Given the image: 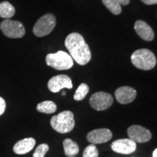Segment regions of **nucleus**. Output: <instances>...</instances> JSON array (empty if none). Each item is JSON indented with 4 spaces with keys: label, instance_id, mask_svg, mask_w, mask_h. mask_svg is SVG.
<instances>
[{
    "label": "nucleus",
    "instance_id": "1a4fd4ad",
    "mask_svg": "<svg viewBox=\"0 0 157 157\" xmlns=\"http://www.w3.org/2000/svg\"><path fill=\"white\" fill-rule=\"evenodd\" d=\"M48 87L50 91L56 93L60 92L64 88L72 89L73 84L69 76L65 74H60V75L53 76L49 80Z\"/></svg>",
    "mask_w": 157,
    "mask_h": 157
},
{
    "label": "nucleus",
    "instance_id": "f8f14e48",
    "mask_svg": "<svg viewBox=\"0 0 157 157\" xmlns=\"http://www.w3.org/2000/svg\"><path fill=\"white\" fill-rule=\"evenodd\" d=\"M137 96V92L134 88L127 86L121 87L115 91L117 101L121 104H128L135 101Z\"/></svg>",
    "mask_w": 157,
    "mask_h": 157
},
{
    "label": "nucleus",
    "instance_id": "aec40b11",
    "mask_svg": "<svg viewBox=\"0 0 157 157\" xmlns=\"http://www.w3.org/2000/svg\"><path fill=\"white\" fill-rule=\"evenodd\" d=\"M99 152L97 147L95 146V144H90L89 146L86 147L85 149L84 150L83 157H98Z\"/></svg>",
    "mask_w": 157,
    "mask_h": 157
},
{
    "label": "nucleus",
    "instance_id": "f257e3e1",
    "mask_svg": "<svg viewBox=\"0 0 157 157\" xmlns=\"http://www.w3.org/2000/svg\"><path fill=\"white\" fill-rule=\"evenodd\" d=\"M65 46L73 60L78 65L84 66L90 61L92 58L89 46L83 36L78 33L68 34L65 40Z\"/></svg>",
    "mask_w": 157,
    "mask_h": 157
},
{
    "label": "nucleus",
    "instance_id": "423d86ee",
    "mask_svg": "<svg viewBox=\"0 0 157 157\" xmlns=\"http://www.w3.org/2000/svg\"><path fill=\"white\" fill-rule=\"evenodd\" d=\"M0 29L3 34L9 38H22L25 35L24 25L20 21L6 19L0 24Z\"/></svg>",
    "mask_w": 157,
    "mask_h": 157
},
{
    "label": "nucleus",
    "instance_id": "2eb2a0df",
    "mask_svg": "<svg viewBox=\"0 0 157 157\" xmlns=\"http://www.w3.org/2000/svg\"><path fill=\"white\" fill-rule=\"evenodd\" d=\"M63 148L65 154L67 156H75L79 151L77 143L69 138H66L63 140Z\"/></svg>",
    "mask_w": 157,
    "mask_h": 157
},
{
    "label": "nucleus",
    "instance_id": "393cba45",
    "mask_svg": "<svg viewBox=\"0 0 157 157\" xmlns=\"http://www.w3.org/2000/svg\"><path fill=\"white\" fill-rule=\"evenodd\" d=\"M153 157H157V148L155 149L154 151V152H153V155H152Z\"/></svg>",
    "mask_w": 157,
    "mask_h": 157
},
{
    "label": "nucleus",
    "instance_id": "20e7f679",
    "mask_svg": "<svg viewBox=\"0 0 157 157\" xmlns=\"http://www.w3.org/2000/svg\"><path fill=\"white\" fill-rule=\"evenodd\" d=\"M47 65L56 70H68L74 66L71 56L63 51H58L56 53H50L46 56Z\"/></svg>",
    "mask_w": 157,
    "mask_h": 157
},
{
    "label": "nucleus",
    "instance_id": "7ed1b4c3",
    "mask_svg": "<svg viewBox=\"0 0 157 157\" xmlns=\"http://www.w3.org/2000/svg\"><path fill=\"white\" fill-rule=\"evenodd\" d=\"M51 127L56 132L61 134L68 133L73 130L75 126L74 113L70 111H63L54 116L50 120Z\"/></svg>",
    "mask_w": 157,
    "mask_h": 157
},
{
    "label": "nucleus",
    "instance_id": "ddd939ff",
    "mask_svg": "<svg viewBox=\"0 0 157 157\" xmlns=\"http://www.w3.org/2000/svg\"><path fill=\"white\" fill-rule=\"evenodd\" d=\"M135 30L140 38L146 41H152L154 39V32L148 23L143 21H137L135 23Z\"/></svg>",
    "mask_w": 157,
    "mask_h": 157
},
{
    "label": "nucleus",
    "instance_id": "b1692460",
    "mask_svg": "<svg viewBox=\"0 0 157 157\" xmlns=\"http://www.w3.org/2000/svg\"><path fill=\"white\" fill-rule=\"evenodd\" d=\"M121 5H127L130 2V0H117Z\"/></svg>",
    "mask_w": 157,
    "mask_h": 157
},
{
    "label": "nucleus",
    "instance_id": "6e6552de",
    "mask_svg": "<svg viewBox=\"0 0 157 157\" xmlns=\"http://www.w3.org/2000/svg\"><path fill=\"white\" fill-rule=\"evenodd\" d=\"M127 134L131 140L139 143L148 142L152 137L150 130L140 125H132L129 127L127 129Z\"/></svg>",
    "mask_w": 157,
    "mask_h": 157
},
{
    "label": "nucleus",
    "instance_id": "0eeeda50",
    "mask_svg": "<svg viewBox=\"0 0 157 157\" xmlns=\"http://www.w3.org/2000/svg\"><path fill=\"white\" fill-rule=\"evenodd\" d=\"M113 98L109 93L97 92L90 98V103L93 109L96 111H104L112 105Z\"/></svg>",
    "mask_w": 157,
    "mask_h": 157
},
{
    "label": "nucleus",
    "instance_id": "f03ea898",
    "mask_svg": "<svg viewBox=\"0 0 157 157\" xmlns=\"http://www.w3.org/2000/svg\"><path fill=\"white\" fill-rule=\"evenodd\" d=\"M131 61L139 69L148 71L156 66V58L155 55L148 49H140L135 51L131 56Z\"/></svg>",
    "mask_w": 157,
    "mask_h": 157
},
{
    "label": "nucleus",
    "instance_id": "f3484780",
    "mask_svg": "<svg viewBox=\"0 0 157 157\" xmlns=\"http://www.w3.org/2000/svg\"><path fill=\"white\" fill-rule=\"evenodd\" d=\"M36 110L40 113L50 114V113L56 112L57 110V105L54 102L51 101H45L41 102L37 105Z\"/></svg>",
    "mask_w": 157,
    "mask_h": 157
},
{
    "label": "nucleus",
    "instance_id": "a211bd4d",
    "mask_svg": "<svg viewBox=\"0 0 157 157\" xmlns=\"http://www.w3.org/2000/svg\"><path fill=\"white\" fill-rule=\"evenodd\" d=\"M103 5L113 14L119 15L121 13V7L117 0H102Z\"/></svg>",
    "mask_w": 157,
    "mask_h": 157
},
{
    "label": "nucleus",
    "instance_id": "5701e85b",
    "mask_svg": "<svg viewBox=\"0 0 157 157\" xmlns=\"http://www.w3.org/2000/svg\"><path fill=\"white\" fill-rule=\"evenodd\" d=\"M141 1L147 5H152L157 4V0H141Z\"/></svg>",
    "mask_w": 157,
    "mask_h": 157
},
{
    "label": "nucleus",
    "instance_id": "4be33fe9",
    "mask_svg": "<svg viewBox=\"0 0 157 157\" xmlns=\"http://www.w3.org/2000/svg\"><path fill=\"white\" fill-rule=\"evenodd\" d=\"M6 109V102L2 98L0 97V116L2 115Z\"/></svg>",
    "mask_w": 157,
    "mask_h": 157
},
{
    "label": "nucleus",
    "instance_id": "412c9836",
    "mask_svg": "<svg viewBox=\"0 0 157 157\" xmlns=\"http://www.w3.org/2000/svg\"><path fill=\"white\" fill-rule=\"evenodd\" d=\"M49 148H50L49 146L46 143L40 144L39 146H37L34 154H33V157H44L45 154L49 151Z\"/></svg>",
    "mask_w": 157,
    "mask_h": 157
},
{
    "label": "nucleus",
    "instance_id": "4468645a",
    "mask_svg": "<svg viewBox=\"0 0 157 157\" xmlns=\"http://www.w3.org/2000/svg\"><path fill=\"white\" fill-rule=\"evenodd\" d=\"M36 144V140L33 137H27L15 143L13 147V151L17 154H25L30 152Z\"/></svg>",
    "mask_w": 157,
    "mask_h": 157
},
{
    "label": "nucleus",
    "instance_id": "39448f33",
    "mask_svg": "<svg viewBox=\"0 0 157 157\" xmlns=\"http://www.w3.org/2000/svg\"><path fill=\"white\" fill-rule=\"evenodd\" d=\"M56 25V18L54 15L48 13L43 15L35 23L33 32L36 36L42 37L50 34Z\"/></svg>",
    "mask_w": 157,
    "mask_h": 157
},
{
    "label": "nucleus",
    "instance_id": "6ab92c4d",
    "mask_svg": "<svg viewBox=\"0 0 157 157\" xmlns=\"http://www.w3.org/2000/svg\"><path fill=\"white\" fill-rule=\"evenodd\" d=\"M89 86H88L87 84L82 83L79 86H78L75 94H74V100L76 101H82V100L84 99V98L87 96V93H89Z\"/></svg>",
    "mask_w": 157,
    "mask_h": 157
},
{
    "label": "nucleus",
    "instance_id": "dca6fc26",
    "mask_svg": "<svg viewBox=\"0 0 157 157\" xmlns=\"http://www.w3.org/2000/svg\"><path fill=\"white\" fill-rule=\"evenodd\" d=\"M15 13V9L8 2L0 3V17L2 18L10 19Z\"/></svg>",
    "mask_w": 157,
    "mask_h": 157
},
{
    "label": "nucleus",
    "instance_id": "9d476101",
    "mask_svg": "<svg viewBox=\"0 0 157 157\" xmlns=\"http://www.w3.org/2000/svg\"><path fill=\"white\" fill-rule=\"evenodd\" d=\"M111 147L113 151L118 154H129L135 151L137 145L136 143L130 138H124L113 141Z\"/></svg>",
    "mask_w": 157,
    "mask_h": 157
},
{
    "label": "nucleus",
    "instance_id": "a878e982",
    "mask_svg": "<svg viewBox=\"0 0 157 157\" xmlns=\"http://www.w3.org/2000/svg\"><path fill=\"white\" fill-rule=\"evenodd\" d=\"M68 157H75V156H68Z\"/></svg>",
    "mask_w": 157,
    "mask_h": 157
},
{
    "label": "nucleus",
    "instance_id": "9b49d317",
    "mask_svg": "<svg viewBox=\"0 0 157 157\" xmlns=\"http://www.w3.org/2000/svg\"><path fill=\"white\" fill-rule=\"evenodd\" d=\"M113 134L107 128L96 129L92 130L87 135V139L92 144H101L109 142L112 138Z\"/></svg>",
    "mask_w": 157,
    "mask_h": 157
}]
</instances>
